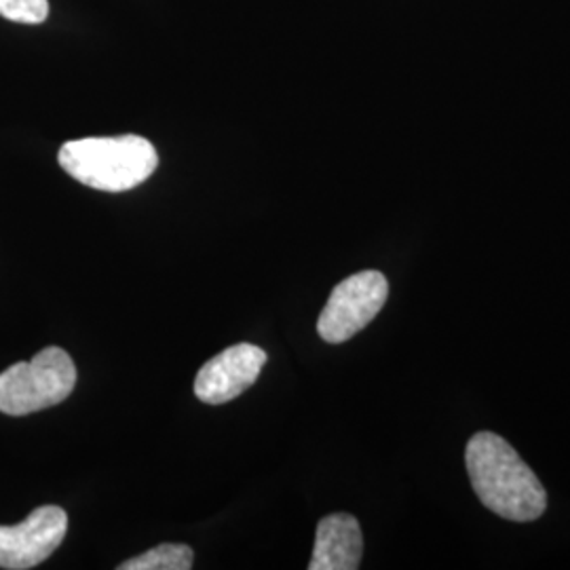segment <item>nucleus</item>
I'll return each instance as SVG.
<instances>
[{
  "mask_svg": "<svg viewBox=\"0 0 570 570\" xmlns=\"http://www.w3.org/2000/svg\"><path fill=\"white\" fill-rule=\"evenodd\" d=\"M68 530L61 508L45 505L16 527H0V569H35L58 550Z\"/></svg>",
  "mask_w": 570,
  "mask_h": 570,
  "instance_id": "5",
  "label": "nucleus"
},
{
  "mask_svg": "<svg viewBox=\"0 0 570 570\" xmlns=\"http://www.w3.org/2000/svg\"><path fill=\"white\" fill-rule=\"evenodd\" d=\"M389 298L387 277L381 271H362L336 285L317 320V332L330 345H341L381 313Z\"/></svg>",
  "mask_w": 570,
  "mask_h": 570,
  "instance_id": "4",
  "label": "nucleus"
},
{
  "mask_svg": "<svg viewBox=\"0 0 570 570\" xmlns=\"http://www.w3.org/2000/svg\"><path fill=\"white\" fill-rule=\"evenodd\" d=\"M193 550L188 546L164 543L138 558L119 564V570H188L193 569Z\"/></svg>",
  "mask_w": 570,
  "mask_h": 570,
  "instance_id": "8",
  "label": "nucleus"
},
{
  "mask_svg": "<svg viewBox=\"0 0 570 570\" xmlns=\"http://www.w3.org/2000/svg\"><path fill=\"white\" fill-rule=\"evenodd\" d=\"M77 385V367L60 346H47L30 362L0 374V412L9 416L32 414L61 404Z\"/></svg>",
  "mask_w": 570,
  "mask_h": 570,
  "instance_id": "3",
  "label": "nucleus"
},
{
  "mask_svg": "<svg viewBox=\"0 0 570 570\" xmlns=\"http://www.w3.org/2000/svg\"><path fill=\"white\" fill-rule=\"evenodd\" d=\"M61 169L77 183L96 190L122 193L146 183L159 165L157 148L142 136L82 138L63 144Z\"/></svg>",
  "mask_w": 570,
  "mask_h": 570,
  "instance_id": "2",
  "label": "nucleus"
},
{
  "mask_svg": "<svg viewBox=\"0 0 570 570\" xmlns=\"http://www.w3.org/2000/svg\"><path fill=\"white\" fill-rule=\"evenodd\" d=\"M49 2L47 0H0V18L18 23L37 26L47 20Z\"/></svg>",
  "mask_w": 570,
  "mask_h": 570,
  "instance_id": "9",
  "label": "nucleus"
},
{
  "mask_svg": "<svg viewBox=\"0 0 570 570\" xmlns=\"http://www.w3.org/2000/svg\"><path fill=\"white\" fill-rule=\"evenodd\" d=\"M265 364L266 353L261 346L249 343L228 346L199 370L195 393L205 404H226L256 383Z\"/></svg>",
  "mask_w": 570,
  "mask_h": 570,
  "instance_id": "6",
  "label": "nucleus"
},
{
  "mask_svg": "<svg viewBox=\"0 0 570 570\" xmlns=\"http://www.w3.org/2000/svg\"><path fill=\"white\" fill-rule=\"evenodd\" d=\"M465 465L471 487L487 510L511 522H534L543 515L548 492L501 435L475 433L468 442Z\"/></svg>",
  "mask_w": 570,
  "mask_h": 570,
  "instance_id": "1",
  "label": "nucleus"
},
{
  "mask_svg": "<svg viewBox=\"0 0 570 570\" xmlns=\"http://www.w3.org/2000/svg\"><path fill=\"white\" fill-rule=\"evenodd\" d=\"M364 556L362 527L351 513H332L317 524L308 570L360 569Z\"/></svg>",
  "mask_w": 570,
  "mask_h": 570,
  "instance_id": "7",
  "label": "nucleus"
}]
</instances>
